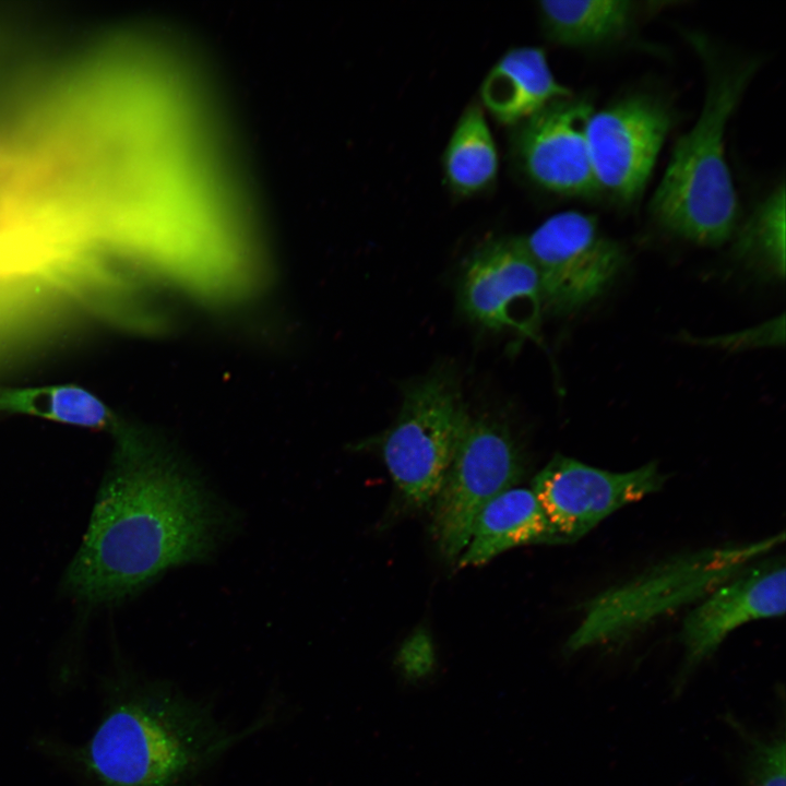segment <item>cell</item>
<instances>
[{
  "mask_svg": "<svg viewBox=\"0 0 786 786\" xmlns=\"http://www.w3.org/2000/svg\"><path fill=\"white\" fill-rule=\"evenodd\" d=\"M103 691V713L86 741H36L40 752L79 777L82 786H192L272 716L235 733L216 719L209 704L124 667L104 680Z\"/></svg>",
  "mask_w": 786,
  "mask_h": 786,
  "instance_id": "2",
  "label": "cell"
},
{
  "mask_svg": "<svg viewBox=\"0 0 786 786\" xmlns=\"http://www.w3.org/2000/svg\"><path fill=\"white\" fill-rule=\"evenodd\" d=\"M782 541L784 534L681 555L609 587L585 605L579 626L564 644L565 654L619 643L655 619L700 602Z\"/></svg>",
  "mask_w": 786,
  "mask_h": 786,
  "instance_id": "4",
  "label": "cell"
},
{
  "mask_svg": "<svg viewBox=\"0 0 786 786\" xmlns=\"http://www.w3.org/2000/svg\"><path fill=\"white\" fill-rule=\"evenodd\" d=\"M469 416L454 376L445 370L404 389L398 415L379 444L396 488L410 507L432 504Z\"/></svg>",
  "mask_w": 786,
  "mask_h": 786,
  "instance_id": "5",
  "label": "cell"
},
{
  "mask_svg": "<svg viewBox=\"0 0 786 786\" xmlns=\"http://www.w3.org/2000/svg\"><path fill=\"white\" fill-rule=\"evenodd\" d=\"M725 719L743 742L741 772L745 786H785L784 728L770 737H763L751 731L733 715H725Z\"/></svg>",
  "mask_w": 786,
  "mask_h": 786,
  "instance_id": "19",
  "label": "cell"
},
{
  "mask_svg": "<svg viewBox=\"0 0 786 786\" xmlns=\"http://www.w3.org/2000/svg\"><path fill=\"white\" fill-rule=\"evenodd\" d=\"M561 543L533 491L512 487L479 512L457 563L460 568L478 567L517 546Z\"/></svg>",
  "mask_w": 786,
  "mask_h": 786,
  "instance_id": "14",
  "label": "cell"
},
{
  "mask_svg": "<svg viewBox=\"0 0 786 786\" xmlns=\"http://www.w3.org/2000/svg\"><path fill=\"white\" fill-rule=\"evenodd\" d=\"M395 667L408 684H420L432 677L437 669V650L430 633L418 628L398 647Z\"/></svg>",
  "mask_w": 786,
  "mask_h": 786,
  "instance_id": "20",
  "label": "cell"
},
{
  "mask_svg": "<svg viewBox=\"0 0 786 786\" xmlns=\"http://www.w3.org/2000/svg\"><path fill=\"white\" fill-rule=\"evenodd\" d=\"M628 0H543L537 2L541 29L565 47H594L624 37L638 15Z\"/></svg>",
  "mask_w": 786,
  "mask_h": 786,
  "instance_id": "15",
  "label": "cell"
},
{
  "mask_svg": "<svg viewBox=\"0 0 786 786\" xmlns=\"http://www.w3.org/2000/svg\"><path fill=\"white\" fill-rule=\"evenodd\" d=\"M592 111L587 98L569 96L512 127L509 148L513 166L548 193L574 198L597 193L585 140Z\"/></svg>",
  "mask_w": 786,
  "mask_h": 786,
  "instance_id": "11",
  "label": "cell"
},
{
  "mask_svg": "<svg viewBox=\"0 0 786 786\" xmlns=\"http://www.w3.org/2000/svg\"><path fill=\"white\" fill-rule=\"evenodd\" d=\"M785 580L784 560L759 561L699 602L682 623L684 659L675 691L683 687L692 670L711 657L734 630L751 621L785 614Z\"/></svg>",
  "mask_w": 786,
  "mask_h": 786,
  "instance_id": "12",
  "label": "cell"
},
{
  "mask_svg": "<svg viewBox=\"0 0 786 786\" xmlns=\"http://www.w3.org/2000/svg\"><path fill=\"white\" fill-rule=\"evenodd\" d=\"M0 412L32 414L64 424L107 429L123 425L94 394L75 385L0 389Z\"/></svg>",
  "mask_w": 786,
  "mask_h": 786,
  "instance_id": "17",
  "label": "cell"
},
{
  "mask_svg": "<svg viewBox=\"0 0 786 786\" xmlns=\"http://www.w3.org/2000/svg\"><path fill=\"white\" fill-rule=\"evenodd\" d=\"M458 303L474 323L534 337L544 309L537 267L521 237H492L465 261Z\"/></svg>",
  "mask_w": 786,
  "mask_h": 786,
  "instance_id": "10",
  "label": "cell"
},
{
  "mask_svg": "<svg viewBox=\"0 0 786 786\" xmlns=\"http://www.w3.org/2000/svg\"><path fill=\"white\" fill-rule=\"evenodd\" d=\"M784 342V315L754 329L731 335L717 336L713 343L725 348H738L742 346H765L777 345Z\"/></svg>",
  "mask_w": 786,
  "mask_h": 786,
  "instance_id": "21",
  "label": "cell"
},
{
  "mask_svg": "<svg viewBox=\"0 0 786 786\" xmlns=\"http://www.w3.org/2000/svg\"><path fill=\"white\" fill-rule=\"evenodd\" d=\"M691 43L706 72L701 114L671 152L650 203L655 222L675 236L716 247L738 225V198L725 155L727 123L759 68V60L727 59L701 35Z\"/></svg>",
  "mask_w": 786,
  "mask_h": 786,
  "instance_id": "3",
  "label": "cell"
},
{
  "mask_svg": "<svg viewBox=\"0 0 786 786\" xmlns=\"http://www.w3.org/2000/svg\"><path fill=\"white\" fill-rule=\"evenodd\" d=\"M63 587L88 604L117 603L169 568L209 559L235 517L170 448L127 426Z\"/></svg>",
  "mask_w": 786,
  "mask_h": 786,
  "instance_id": "1",
  "label": "cell"
},
{
  "mask_svg": "<svg viewBox=\"0 0 786 786\" xmlns=\"http://www.w3.org/2000/svg\"><path fill=\"white\" fill-rule=\"evenodd\" d=\"M734 257L765 279L785 277V188L775 187L736 229Z\"/></svg>",
  "mask_w": 786,
  "mask_h": 786,
  "instance_id": "18",
  "label": "cell"
},
{
  "mask_svg": "<svg viewBox=\"0 0 786 786\" xmlns=\"http://www.w3.org/2000/svg\"><path fill=\"white\" fill-rule=\"evenodd\" d=\"M522 474V455L508 427L488 417L469 416L432 502L431 532L446 560L458 559L479 512L514 487Z\"/></svg>",
  "mask_w": 786,
  "mask_h": 786,
  "instance_id": "6",
  "label": "cell"
},
{
  "mask_svg": "<svg viewBox=\"0 0 786 786\" xmlns=\"http://www.w3.org/2000/svg\"><path fill=\"white\" fill-rule=\"evenodd\" d=\"M479 94L481 107L511 128L550 103L572 96L552 74L545 50L536 46L508 49L485 75Z\"/></svg>",
  "mask_w": 786,
  "mask_h": 786,
  "instance_id": "13",
  "label": "cell"
},
{
  "mask_svg": "<svg viewBox=\"0 0 786 786\" xmlns=\"http://www.w3.org/2000/svg\"><path fill=\"white\" fill-rule=\"evenodd\" d=\"M540 279L544 309L574 312L598 297L626 263V253L605 236L595 216L563 211L521 237Z\"/></svg>",
  "mask_w": 786,
  "mask_h": 786,
  "instance_id": "7",
  "label": "cell"
},
{
  "mask_svg": "<svg viewBox=\"0 0 786 786\" xmlns=\"http://www.w3.org/2000/svg\"><path fill=\"white\" fill-rule=\"evenodd\" d=\"M674 123L659 98L632 94L592 111L585 140L597 192L630 205L643 192Z\"/></svg>",
  "mask_w": 786,
  "mask_h": 786,
  "instance_id": "8",
  "label": "cell"
},
{
  "mask_svg": "<svg viewBox=\"0 0 786 786\" xmlns=\"http://www.w3.org/2000/svg\"><path fill=\"white\" fill-rule=\"evenodd\" d=\"M441 164L444 183L456 196H473L495 184L499 153L481 105L472 103L465 107L444 147Z\"/></svg>",
  "mask_w": 786,
  "mask_h": 786,
  "instance_id": "16",
  "label": "cell"
},
{
  "mask_svg": "<svg viewBox=\"0 0 786 786\" xmlns=\"http://www.w3.org/2000/svg\"><path fill=\"white\" fill-rule=\"evenodd\" d=\"M665 481L654 462L616 473L557 454L534 477L532 491L562 541L571 543L617 510L657 492Z\"/></svg>",
  "mask_w": 786,
  "mask_h": 786,
  "instance_id": "9",
  "label": "cell"
}]
</instances>
